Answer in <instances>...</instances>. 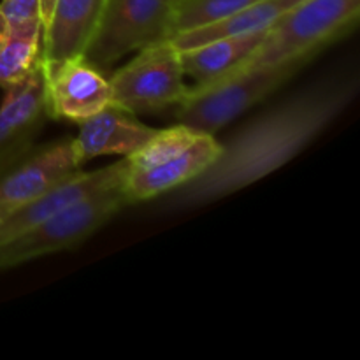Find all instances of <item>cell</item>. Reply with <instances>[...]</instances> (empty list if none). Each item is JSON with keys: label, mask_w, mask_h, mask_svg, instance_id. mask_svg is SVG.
<instances>
[{"label": "cell", "mask_w": 360, "mask_h": 360, "mask_svg": "<svg viewBox=\"0 0 360 360\" xmlns=\"http://www.w3.org/2000/svg\"><path fill=\"white\" fill-rule=\"evenodd\" d=\"M316 56L278 63L243 65L206 86H192L176 109V122L202 134H214L283 86Z\"/></svg>", "instance_id": "2"}, {"label": "cell", "mask_w": 360, "mask_h": 360, "mask_svg": "<svg viewBox=\"0 0 360 360\" xmlns=\"http://www.w3.org/2000/svg\"><path fill=\"white\" fill-rule=\"evenodd\" d=\"M42 21L9 25V35L0 51V86L4 90L21 83L42 58Z\"/></svg>", "instance_id": "16"}, {"label": "cell", "mask_w": 360, "mask_h": 360, "mask_svg": "<svg viewBox=\"0 0 360 360\" xmlns=\"http://www.w3.org/2000/svg\"><path fill=\"white\" fill-rule=\"evenodd\" d=\"M42 63L49 118L81 123L112 104L109 79L84 55Z\"/></svg>", "instance_id": "7"}, {"label": "cell", "mask_w": 360, "mask_h": 360, "mask_svg": "<svg viewBox=\"0 0 360 360\" xmlns=\"http://www.w3.org/2000/svg\"><path fill=\"white\" fill-rule=\"evenodd\" d=\"M127 176H129V164L125 158L116 164L104 165L97 171L76 172L60 185L53 186L46 193L35 197L34 200L23 204L13 213L4 217L0 220V245L11 241L34 225L41 224L46 218L53 217L74 204L83 202L98 193L122 188Z\"/></svg>", "instance_id": "8"}, {"label": "cell", "mask_w": 360, "mask_h": 360, "mask_svg": "<svg viewBox=\"0 0 360 360\" xmlns=\"http://www.w3.org/2000/svg\"><path fill=\"white\" fill-rule=\"evenodd\" d=\"M0 220H2V214H0Z\"/></svg>", "instance_id": "22"}, {"label": "cell", "mask_w": 360, "mask_h": 360, "mask_svg": "<svg viewBox=\"0 0 360 360\" xmlns=\"http://www.w3.org/2000/svg\"><path fill=\"white\" fill-rule=\"evenodd\" d=\"M200 134L202 132H197L181 123H176L169 129H158L139 150L125 157L127 164H129V174L146 171V169L171 160L172 157L186 150Z\"/></svg>", "instance_id": "17"}, {"label": "cell", "mask_w": 360, "mask_h": 360, "mask_svg": "<svg viewBox=\"0 0 360 360\" xmlns=\"http://www.w3.org/2000/svg\"><path fill=\"white\" fill-rule=\"evenodd\" d=\"M158 129L144 125L136 115L111 104L79 123L72 137L77 157L83 164L104 155H122L123 158L139 150Z\"/></svg>", "instance_id": "12"}, {"label": "cell", "mask_w": 360, "mask_h": 360, "mask_svg": "<svg viewBox=\"0 0 360 360\" xmlns=\"http://www.w3.org/2000/svg\"><path fill=\"white\" fill-rule=\"evenodd\" d=\"M302 0H257L245 9L238 11L225 20L192 32L172 35L171 41L179 51L195 48L204 42L225 37H245V35L267 32L278 18Z\"/></svg>", "instance_id": "15"}, {"label": "cell", "mask_w": 360, "mask_h": 360, "mask_svg": "<svg viewBox=\"0 0 360 360\" xmlns=\"http://www.w3.org/2000/svg\"><path fill=\"white\" fill-rule=\"evenodd\" d=\"M257 0H172L171 37L232 16Z\"/></svg>", "instance_id": "18"}, {"label": "cell", "mask_w": 360, "mask_h": 360, "mask_svg": "<svg viewBox=\"0 0 360 360\" xmlns=\"http://www.w3.org/2000/svg\"><path fill=\"white\" fill-rule=\"evenodd\" d=\"M0 13L9 25L41 20V0H2Z\"/></svg>", "instance_id": "19"}, {"label": "cell", "mask_w": 360, "mask_h": 360, "mask_svg": "<svg viewBox=\"0 0 360 360\" xmlns=\"http://www.w3.org/2000/svg\"><path fill=\"white\" fill-rule=\"evenodd\" d=\"M360 0H302L281 14L245 65L319 56L357 25Z\"/></svg>", "instance_id": "3"}, {"label": "cell", "mask_w": 360, "mask_h": 360, "mask_svg": "<svg viewBox=\"0 0 360 360\" xmlns=\"http://www.w3.org/2000/svg\"><path fill=\"white\" fill-rule=\"evenodd\" d=\"M172 0H108L84 56L108 72L129 53L171 39Z\"/></svg>", "instance_id": "6"}, {"label": "cell", "mask_w": 360, "mask_h": 360, "mask_svg": "<svg viewBox=\"0 0 360 360\" xmlns=\"http://www.w3.org/2000/svg\"><path fill=\"white\" fill-rule=\"evenodd\" d=\"M220 150V141L214 139V136L200 134L186 150L171 160L127 176L123 193L129 204H136L179 188L202 174L217 160Z\"/></svg>", "instance_id": "11"}, {"label": "cell", "mask_w": 360, "mask_h": 360, "mask_svg": "<svg viewBox=\"0 0 360 360\" xmlns=\"http://www.w3.org/2000/svg\"><path fill=\"white\" fill-rule=\"evenodd\" d=\"M125 206L130 204L122 186L98 193L46 218L23 234L0 245V271L81 245L109 224Z\"/></svg>", "instance_id": "4"}, {"label": "cell", "mask_w": 360, "mask_h": 360, "mask_svg": "<svg viewBox=\"0 0 360 360\" xmlns=\"http://www.w3.org/2000/svg\"><path fill=\"white\" fill-rule=\"evenodd\" d=\"M74 139H60L28 153L0 178V214L7 217L23 204L81 171Z\"/></svg>", "instance_id": "9"}, {"label": "cell", "mask_w": 360, "mask_h": 360, "mask_svg": "<svg viewBox=\"0 0 360 360\" xmlns=\"http://www.w3.org/2000/svg\"><path fill=\"white\" fill-rule=\"evenodd\" d=\"M53 4H55V0H41V20H42V28L48 25V20H49V14H51V9H53Z\"/></svg>", "instance_id": "20"}, {"label": "cell", "mask_w": 360, "mask_h": 360, "mask_svg": "<svg viewBox=\"0 0 360 360\" xmlns=\"http://www.w3.org/2000/svg\"><path fill=\"white\" fill-rule=\"evenodd\" d=\"M108 0H55L42 32V58L58 62L84 55Z\"/></svg>", "instance_id": "13"}, {"label": "cell", "mask_w": 360, "mask_h": 360, "mask_svg": "<svg viewBox=\"0 0 360 360\" xmlns=\"http://www.w3.org/2000/svg\"><path fill=\"white\" fill-rule=\"evenodd\" d=\"M266 34L267 32L245 35V37L217 39L179 51L183 72L195 81L193 86H206L214 83L220 77L245 65L264 41Z\"/></svg>", "instance_id": "14"}, {"label": "cell", "mask_w": 360, "mask_h": 360, "mask_svg": "<svg viewBox=\"0 0 360 360\" xmlns=\"http://www.w3.org/2000/svg\"><path fill=\"white\" fill-rule=\"evenodd\" d=\"M7 35H9V23H7V20L4 18V14L0 13V51H2L4 44H6Z\"/></svg>", "instance_id": "21"}, {"label": "cell", "mask_w": 360, "mask_h": 360, "mask_svg": "<svg viewBox=\"0 0 360 360\" xmlns=\"http://www.w3.org/2000/svg\"><path fill=\"white\" fill-rule=\"evenodd\" d=\"M355 76L330 77L267 109L220 143L217 160L179 186L174 202L199 206L236 193L297 157L354 101Z\"/></svg>", "instance_id": "1"}, {"label": "cell", "mask_w": 360, "mask_h": 360, "mask_svg": "<svg viewBox=\"0 0 360 360\" xmlns=\"http://www.w3.org/2000/svg\"><path fill=\"white\" fill-rule=\"evenodd\" d=\"M112 104L132 115H148L178 105L186 95L179 49L171 39L139 49L109 77Z\"/></svg>", "instance_id": "5"}, {"label": "cell", "mask_w": 360, "mask_h": 360, "mask_svg": "<svg viewBox=\"0 0 360 360\" xmlns=\"http://www.w3.org/2000/svg\"><path fill=\"white\" fill-rule=\"evenodd\" d=\"M49 118L44 94V63H37L30 76L7 88L0 104V174L30 153L44 120Z\"/></svg>", "instance_id": "10"}]
</instances>
